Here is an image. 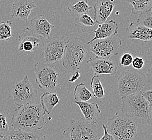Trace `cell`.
Here are the masks:
<instances>
[{
	"label": "cell",
	"mask_w": 152,
	"mask_h": 140,
	"mask_svg": "<svg viewBox=\"0 0 152 140\" xmlns=\"http://www.w3.org/2000/svg\"><path fill=\"white\" fill-rule=\"evenodd\" d=\"M59 98L56 92H46L41 96V105L45 113L49 115L58 105Z\"/></svg>",
	"instance_id": "21"
},
{
	"label": "cell",
	"mask_w": 152,
	"mask_h": 140,
	"mask_svg": "<svg viewBox=\"0 0 152 140\" xmlns=\"http://www.w3.org/2000/svg\"><path fill=\"white\" fill-rule=\"evenodd\" d=\"M36 7L34 0H15L12 7V18L28 22L29 15Z\"/></svg>",
	"instance_id": "13"
},
{
	"label": "cell",
	"mask_w": 152,
	"mask_h": 140,
	"mask_svg": "<svg viewBox=\"0 0 152 140\" xmlns=\"http://www.w3.org/2000/svg\"><path fill=\"white\" fill-rule=\"evenodd\" d=\"M142 94L148 102L149 106H152V90H148L145 92H141Z\"/></svg>",
	"instance_id": "32"
},
{
	"label": "cell",
	"mask_w": 152,
	"mask_h": 140,
	"mask_svg": "<svg viewBox=\"0 0 152 140\" xmlns=\"http://www.w3.org/2000/svg\"><path fill=\"white\" fill-rule=\"evenodd\" d=\"M75 104L79 106L87 122L91 124L96 123V120L101 113L98 104L80 101H75Z\"/></svg>",
	"instance_id": "18"
},
{
	"label": "cell",
	"mask_w": 152,
	"mask_h": 140,
	"mask_svg": "<svg viewBox=\"0 0 152 140\" xmlns=\"http://www.w3.org/2000/svg\"><path fill=\"white\" fill-rule=\"evenodd\" d=\"M151 14H152V7H151V12H150Z\"/></svg>",
	"instance_id": "37"
},
{
	"label": "cell",
	"mask_w": 152,
	"mask_h": 140,
	"mask_svg": "<svg viewBox=\"0 0 152 140\" xmlns=\"http://www.w3.org/2000/svg\"><path fill=\"white\" fill-rule=\"evenodd\" d=\"M93 9L94 8L88 4V0H79L67 8L71 16L75 18L83 14L91 13Z\"/></svg>",
	"instance_id": "22"
},
{
	"label": "cell",
	"mask_w": 152,
	"mask_h": 140,
	"mask_svg": "<svg viewBox=\"0 0 152 140\" xmlns=\"http://www.w3.org/2000/svg\"><path fill=\"white\" fill-rule=\"evenodd\" d=\"M121 111L137 123L148 125L149 106L141 92L121 97Z\"/></svg>",
	"instance_id": "3"
},
{
	"label": "cell",
	"mask_w": 152,
	"mask_h": 140,
	"mask_svg": "<svg viewBox=\"0 0 152 140\" xmlns=\"http://www.w3.org/2000/svg\"><path fill=\"white\" fill-rule=\"evenodd\" d=\"M2 138H1V137H0V140H2Z\"/></svg>",
	"instance_id": "38"
},
{
	"label": "cell",
	"mask_w": 152,
	"mask_h": 140,
	"mask_svg": "<svg viewBox=\"0 0 152 140\" xmlns=\"http://www.w3.org/2000/svg\"><path fill=\"white\" fill-rule=\"evenodd\" d=\"M67 140H98L96 123L91 124L85 119H71L67 129L63 133Z\"/></svg>",
	"instance_id": "7"
},
{
	"label": "cell",
	"mask_w": 152,
	"mask_h": 140,
	"mask_svg": "<svg viewBox=\"0 0 152 140\" xmlns=\"http://www.w3.org/2000/svg\"><path fill=\"white\" fill-rule=\"evenodd\" d=\"M133 57L130 53L125 52L123 54L120 59L119 65L121 67H128L132 65Z\"/></svg>",
	"instance_id": "29"
},
{
	"label": "cell",
	"mask_w": 152,
	"mask_h": 140,
	"mask_svg": "<svg viewBox=\"0 0 152 140\" xmlns=\"http://www.w3.org/2000/svg\"><path fill=\"white\" fill-rule=\"evenodd\" d=\"M146 76L147 80L152 84V66L147 71Z\"/></svg>",
	"instance_id": "34"
},
{
	"label": "cell",
	"mask_w": 152,
	"mask_h": 140,
	"mask_svg": "<svg viewBox=\"0 0 152 140\" xmlns=\"http://www.w3.org/2000/svg\"><path fill=\"white\" fill-rule=\"evenodd\" d=\"M126 34L130 39H138L142 41H152V29L132 22L127 28Z\"/></svg>",
	"instance_id": "15"
},
{
	"label": "cell",
	"mask_w": 152,
	"mask_h": 140,
	"mask_svg": "<svg viewBox=\"0 0 152 140\" xmlns=\"http://www.w3.org/2000/svg\"><path fill=\"white\" fill-rule=\"evenodd\" d=\"M80 77V73H79L78 71H76L75 73H73L72 76H71L70 79L69 80V82L71 83H73L79 79V77Z\"/></svg>",
	"instance_id": "33"
},
{
	"label": "cell",
	"mask_w": 152,
	"mask_h": 140,
	"mask_svg": "<svg viewBox=\"0 0 152 140\" xmlns=\"http://www.w3.org/2000/svg\"><path fill=\"white\" fill-rule=\"evenodd\" d=\"M138 23L152 29V14L150 12L141 13L137 19Z\"/></svg>",
	"instance_id": "27"
},
{
	"label": "cell",
	"mask_w": 152,
	"mask_h": 140,
	"mask_svg": "<svg viewBox=\"0 0 152 140\" xmlns=\"http://www.w3.org/2000/svg\"><path fill=\"white\" fill-rule=\"evenodd\" d=\"M90 88L92 90L94 96L96 99H100L105 96V90L98 75L93 76L91 79Z\"/></svg>",
	"instance_id": "25"
},
{
	"label": "cell",
	"mask_w": 152,
	"mask_h": 140,
	"mask_svg": "<svg viewBox=\"0 0 152 140\" xmlns=\"http://www.w3.org/2000/svg\"><path fill=\"white\" fill-rule=\"evenodd\" d=\"M30 24L33 31L44 39H50L51 32L55 26L47 20L43 14H40L32 18Z\"/></svg>",
	"instance_id": "16"
},
{
	"label": "cell",
	"mask_w": 152,
	"mask_h": 140,
	"mask_svg": "<svg viewBox=\"0 0 152 140\" xmlns=\"http://www.w3.org/2000/svg\"><path fill=\"white\" fill-rule=\"evenodd\" d=\"M91 70L96 75L110 74L114 76L117 73L118 66L114 61L109 59L96 57L86 61Z\"/></svg>",
	"instance_id": "12"
},
{
	"label": "cell",
	"mask_w": 152,
	"mask_h": 140,
	"mask_svg": "<svg viewBox=\"0 0 152 140\" xmlns=\"http://www.w3.org/2000/svg\"><path fill=\"white\" fill-rule=\"evenodd\" d=\"M132 67L135 70H140L145 65V61L142 58L137 57L133 59L132 63Z\"/></svg>",
	"instance_id": "30"
},
{
	"label": "cell",
	"mask_w": 152,
	"mask_h": 140,
	"mask_svg": "<svg viewBox=\"0 0 152 140\" xmlns=\"http://www.w3.org/2000/svg\"><path fill=\"white\" fill-rule=\"evenodd\" d=\"M67 41L64 37L48 41L45 43L43 59L45 63L56 64L61 61L64 55Z\"/></svg>",
	"instance_id": "10"
},
{
	"label": "cell",
	"mask_w": 152,
	"mask_h": 140,
	"mask_svg": "<svg viewBox=\"0 0 152 140\" xmlns=\"http://www.w3.org/2000/svg\"><path fill=\"white\" fill-rule=\"evenodd\" d=\"M93 96V93L88 90L84 83L76 85L74 89L73 97L75 101L88 102Z\"/></svg>",
	"instance_id": "23"
},
{
	"label": "cell",
	"mask_w": 152,
	"mask_h": 140,
	"mask_svg": "<svg viewBox=\"0 0 152 140\" xmlns=\"http://www.w3.org/2000/svg\"><path fill=\"white\" fill-rule=\"evenodd\" d=\"M114 6V0H97L94 7V20L99 24L106 22Z\"/></svg>",
	"instance_id": "14"
},
{
	"label": "cell",
	"mask_w": 152,
	"mask_h": 140,
	"mask_svg": "<svg viewBox=\"0 0 152 140\" xmlns=\"http://www.w3.org/2000/svg\"><path fill=\"white\" fill-rule=\"evenodd\" d=\"M38 94V91L33 88L27 75L12 87L13 102L18 107L31 104L37 98Z\"/></svg>",
	"instance_id": "9"
},
{
	"label": "cell",
	"mask_w": 152,
	"mask_h": 140,
	"mask_svg": "<svg viewBox=\"0 0 152 140\" xmlns=\"http://www.w3.org/2000/svg\"><path fill=\"white\" fill-rule=\"evenodd\" d=\"M146 76L140 70H125L118 79L117 91L121 97L142 92L147 83Z\"/></svg>",
	"instance_id": "5"
},
{
	"label": "cell",
	"mask_w": 152,
	"mask_h": 140,
	"mask_svg": "<svg viewBox=\"0 0 152 140\" xmlns=\"http://www.w3.org/2000/svg\"><path fill=\"white\" fill-rule=\"evenodd\" d=\"M127 2L133 7L131 12L134 15L151 12V10L152 0H127Z\"/></svg>",
	"instance_id": "24"
},
{
	"label": "cell",
	"mask_w": 152,
	"mask_h": 140,
	"mask_svg": "<svg viewBox=\"0 0 152 140\" xmlns=\"http://www.w3.org/2000/svg\"><path fill=\"white\" fill-rule=\"evenodd\" d=\"M45 113L39 104L31 103L19 106L12 114V126L15 129L24 131L41 130L46 124L44 118Z\"/></svg>",
	"instance_id": "1"
},
{
	"label": "cell",
	"mask_w": 152,
	"mask_h": 140,
	"mask_svg": "<svg viewBox=\"0 0 152 140\" xmlns=\"http://www.w3.org/2000/svg\"><path fill=\"white\" fill-rule=\"evenodd\" d=\"M73 24L81 28L83 32H94L99 26V24L88 14L80 15L76 18Z\"/></svg>",
	"instance_id": "20"
},
{
	"label": "cell",
	"mask_w": 152,
	"mask_h": 140,
	"mask_svg": "<svg viewBox=\"0 0 152 140\" xmlns=\"http://www.w3.org/2000/svg\"><path fill=\"white\" fill-rule=\"evenodd\" d=\"M53 65L36 63L34 68L35 82L40 88L56 93L58 89L59 78L58 73Z\"/></svg>",
	"instance_id": "6"
},
{
	"label": "cell",
	"mask_w": 152,
	"mask_h": 140,
	"mask_svg": "<svg viewBox=\"0 0 152 140\" xmlns=\"http://www.w3.org/2000/svg\"><path fill=\"white\" fill-rule=\"evenodd\" d=\"M1 140H48L46 135L41 133L24 131L14 129L11 130Z\"/></svg>",
	"instance_id": "19"
},
{
	"label": "cell",
	"mask_w": 152,
	"mask_h": 140,
	"mask_svg": "<svg viewBox=\"0 0 152 140\" xmlns=\"http://www.w3.org/2000/svg\"><path fill=\"white\" fill-rule=\"evenodd\" d=\"M78 1H79V0H78Z\"/></svg>",
	"instance_id": "40"
},
{
	"label": "cell",
	"mask_w": 152,
	"mask_h": 140,
	"mask_svg": "<svg viewBox=\"0 0 152 140\" xmlns=\"http://www.w3.org/2000/svg\"><path fill=\"white\" fill-rule=\"evenodd\" d=\"M42 38L36 35L31 28L27 27L23 30L21 35L18 37V51L20 52H32L37 50Z\"/></svg>",
	"instance_id": "11"
},
{
	"label": "cell",
	"mask_w": 152,
	"mask_h": 140,
	"mask_svg": "<svg viewBox=\"0 0 152 140\" xmlns=\"http://www.w3.org/2000/svg\"><path fill=\"white\" fill-rule=\"evenodd\" d=\"M123 41L116 36L109 38L98 39L90 43V50L96 57L109 59L119 53Z\"/></svg>",
	"instance_id": "8"
},
{
	"label": "cell",
	"mask_w": 152,
	"mask_h": 140,
	"mask_svg": "<svg viewBox=\"0 0 152 140\" xmlns=\"http://www.w3.org/2000/svg\"><path fill=\"white\" fill-rule=\"evenodd\" d=\"M105 125L108 133L115 140H135L137 137V123L121 111L108 119Z\"/></svg>",
	"instance_id": "2"
},
{
	"label": "cell",
	"mask_w": 152,
	"mask_h": 140,
	"mask_svg": "<svg viewBox=\"0 0 152 140\" xmlns=\"http://www.w3.org/2000/svg\"><path fill=\"white\" fill-rule=\"evenodd\" d=\"M9 131V125L6 115L0 112V137L3 138Z\"/></svg>",
	"instance_id": "28"
},
{
	"label": "cell",
	"mask_w": 152,
	"mask_h": 140,
	"mask_svg": "<svg viewBox=\"0 0 152 140\" xmlns=\"http://www.w3.org/2000/svg\"><path fill=\"white\" fill-rule=\"evenodd\" d=\"M147 63L149 64L152 65V48L149 51L148 55L147 57Z\"/></svg>",
	"instance_id": "35"
},
{
	"label": "cell",
	"mask_w": 152,
	"mask_h": 140,
	"mask_svg": "<svg viewBox=\"0 0 152 140\" xmlns=\"http://www.w3.org/2000/svg\"><path fill=\"white\" fill-rule=\"evenodd\" d=\"M102 127L104 130V135L102 137L100 138L98 140H115L114 137L111 134L108 133L106 127V125L104 124H102Z\"/></svg>",
	"instance_id": "31"
},
{
	"label": "cell",
	"mask_w": 152,
	"mask_h": 140,
	"mask_svg": "<svg viewBox=\"0 0 152 140\" xmlns=\"http://www.w3.org/2000/svg\"><path fill=\"white\" fill-rule=\"evenodd\" d=\"M88 53L87 47L79 38L73 36L67 41L62 65L70 73L80 70Z\"/></svg>",
	"instance_id": "4"
},
{
	"label": "cell",
	"mask_w": 152,
	"mask_h": 140,
	"mask_svg": "<svg viewBox=\"0 0 152 140\" xmlns=\"http://www.w3.org/2000/svg\"><path fill=\"white\" fill-rule=\"evenodd\" d=\"M1 0H0V3H1Z\"/></svg>",
	"instance_id": "39"
},
{
	"label": "cell",
	"mask_w": 152,
	"mask_h": 140,
	"mask_svg": "<svg viewBox=\"0 0 152 140\" xmlns=\"http://www.w3.org/2000/svg\"><path fill=\"white\" fill-rule=\"evenodd\" d=\"M148 125H152V106H150L148 114Z\"/></svg>",
	"instance_id": "36"
},
{
	"label": "cell",
	"mask_w": 152,
	"mask_h": 140,
	"mask_svg": "<svg viewBox=\"0 0 152 140\" xmlns=\"http://www.w3.org/2000/svg\"><path fill=\"white\" fill-rule=\"evenodd\" d=\"M119 26L115 21L110 20L103 23L99 24L97 29L94 32L95 33V37L91 41L88 42V44L98 39L109 38L116 36L118 33Z\"/></svg>",
	"instance_id": "17"
},
{
	"label": "cell",
	"mask_w": 152,
	"mask_h": 140,
	"mask_svg": "<svg viewBox=\"0 0 152 140\" xmlns=\"http://www.w3.org/2000/svg\"><path fill=\"white\" fill-rule=\"evenodd\" d=\"M12 22L10 20L0 22V41H8L12 37Z\"/></svg>",
	"instance_id": "26"
}]
</instances>
